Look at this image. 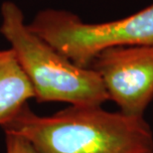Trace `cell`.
I'll list each match as a JSON object with an SVG mask.
<instances>
[{
  "label": "cell",
  "mask_w": 153,
  "mask_h": 153,
  "mask_svg": "<svg viewBox=\"0 0 153 153\" xmlns=\"http://www.w3.org/2000/svg\"><path fill=\"white\" fill-rule=\"evenodd\" d=\"M28 26L74 64L90 68L105 49L153 45V3L126 17L102 23H85L70 12L47 9Z\"/></svg>",
  "instance_id": "cell-3"
},
{
  "label": "cell",
  "mask_w": 153,
  "mask_h": 153,
  "mask_svg": "<svg viewBox=\"0 0 153 153\" xmlns=\"http://www.w3.org/2000/svg\"><path fill=\"white\" fill-rule=\"evenodd\" d=\"M90 68L100 75L122 114L143 116L153 100V45L105 49Z\"/></svg>",
  "instance_id": "cell-4"
},
{
  "label": "cell",
  "mask_w": 153,
  "mask_h": 153,
  "mask_svg": "<svg viewBox=\"0 0 153 153\" xmlns=\"http://www.w3.org/2000/svg\"><path fill=\"white\" fill-rule=\"evenodd\" d=\"M6 153H38L33 144L19 133L5 131Z\"/></svg>",
  "instance_id": "cell-6"
},
{
  "label": "cell",
  "mask_w": 153,
  "mask_h": 153,
  "mask_svg": "<svg viewBox=\"0 0 153 153\" xmlns=\"http://www.w3.org/2000/svg\"><path fill=\"white\" fill-rule=\"evenodd\" d=\"M0 32L31 82L38 102H64L72 105H102L109 100L100 75L76 65L24 23L18 6L6 1L1 7Z\"/></svg>",
  "instance_id": "cell-2"
},
{
  "label": "cell",
  "mask_w": 153,
  "mask_h": 153,
  "mask_svg": "<svg viewBox=\"0 0 153 153\" xmlns=\"http://www.w3.org/2000/svg\"><path fill=\"white\" fill-rule=\"evenodd\" d=\"M35 99L33 87L21 68L13 51H0V125Z\"/></svg>",
  "instance_id": "cell-5"
},
{
  "label": "cell",
  "mask_w": 153,
  "mask_h": 153,
  "mask_svg": "<svg viewBox=\"0 0 153 153\" xmlns=\"http://www.w3.org/2000/svg\"><path fill=\"white\" fill-rule=\"evenodd\" d=\"M2 127L26 137L38 153H153V133L143 116L100 105H71L40 116L26 105Z\"/></svg>",
  "instance_id": "cell-1"
}]
</instances>
